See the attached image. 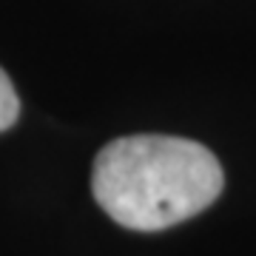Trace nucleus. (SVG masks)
Instances as JSON below:
<instances>
[{
    "label": "nucleus",
    "mask_w": 256,
    "mask_h": 256,
    "mask_svg": "<svg viewBox=\"0 0 256 256\" xmlns=\"http://www.w3.org/2000/svg\"><path fill=\"white\" fill-rule=\"evenodd\" d=\"M220 160L205 146L165 134L114 140L94 160L92 191L128 230H162L196 216L222 194Z\"/></svg>",
    "instance_id": "nucleus-1"
},
{
    "label": "nucleus",
    "mask_w": 256,
    "mask_h": 256,
    "mask_svg": "<svg viewBox=\"0 0 256 256\" xmlns=\"http://www.w3.org/2000/svg\"><path fill=\"white\" fill-rule=\"evenodd\" d=\"M18 114H20V100H18V92L12 86L9 74L0 68V131H6L18 122Z\"/></svg>",
    "instance_id": "nucleus-2"
}]
</instances>
